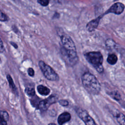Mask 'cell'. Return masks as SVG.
I'll list each match as a JSON object with an SVG mask.
<instances>
[{
    "label": "cell",
    "instance_id": "1",
    "mask_svg": "<svg viewBox=\"0 0 125 125\" xmlns=\"http://www.w3.org/2000/svg\"><path fill=\"white\" fill-rule=\"evenodd\" d=\"M82 82L86 90L91 94H98L100 92L101 86L96 78L89 72L84 73L82 77Z\"/></svg>",
    "mask_w": 125,
    "mask_h": 125
},
{
    "label": "cell",
    "instance_id": "2",
    "mask_svg": "<svg viewBox=\"0 0 125 125\" xmlns=\"http://www.w3.org/2000/svg\"><path fill=\"white\" fill-rule=\"evenodd\" d=\"M84 57L99 73H102L104 71L103 66V57L100 52H90L84 54Z\"/></svg>",
    "mask_w": 125,
    "mask_h": 125
},
{
    "label": "cell",
    "instance_id": "3",
    "mask_svg": "<svg viewBox=\"0 0 125 125\" xmlns=\"http://www.w3.org/2000/svg\"><path fill=\"white\" fill-rule=\"evenodd\" d=\"M39 65L43 75L47 80L51 81H57L59 80V77L57 73L43 61H39Z\"/></svg>",
    "mask_w": 125,
    "mask_h": 125
},
{
    "label": "cell",
    "instance_id": "4",
    "mask_svg": "<svg viewBox=\"0 0 125 125\" xmlns=\"http://www.w3.org/2000/svg\"><path fill=\"white\" fill-rule=\"evenodd\" d=\"M76 112L85 125H97L94 120L89 115L86 110L81 108H78L76 109Z\"/></svg>",
    "mask_w": 125,
    "mask_h": 125
},
{
    "label": "cell",
    "instance_id": "5",
    "mask_svg": "<svg viewBox=\"0 0 125 125\" xmlns=\"http://www.w3.org/2000/svg\"><path fill=\"white\" fill-rule=\"evenodd\" d=\"M57 101L58 98L57 96L52 95L48 98L40 101L39 103L38 107L42 111H44L48 109L51 104L56 103Z\"/></svg>",
    "mask_w": 125,
    "mask_h": 125
},
{
    "label": "cell",
    "instance_id": "6",
    "mask_svg": "<svg viewBox=\"0 0 125 125\" xmlns=\"http://www.w3.org/2000/svg\"><path fill=\"white\" fill-rule=\"evenodd\" d=\"M124 8V5L122 3L116 2L113 4L105 12V14L112 13L115 14L119 15L123 12Z\"/></svg>",
    "mask_w": 125,
    "mask_h": 125
},
{
    "label": "cell",
    "instance_id": "7",
    "mask_svg": "<svg viewBox=\"0 0 125 125\" xmlns=\"http://www.w3.org/2000/svg\"><path fill=\"white\" fill-rule=\"evenodd\" d=\"M71 116L69 113L64 112L61 114L58 118V123L59 125H62L65 123L69 121Z\"/></svg>",
    "mask_w": 125,
    "mask_h": 125
},
{
    "label": "cell",
    "instance_id": "8",
    "mask_svg": "<svg viewBox=\"0 0 125 125\" xmlns=\"http://www.w3.org/2000/svg\"><path fill=\"white\" fill-rule=\"evenodd\" d=\"M103 17V16H99L96 19L91 21H89L86 25V29L89 32H92L94 31L96 28H97V26H98L99 21H100V19Z\"/></svg>",
    "mask_w": 125,
    "mask_h": 125
},
{
    "label": "cell",
    "instance_id": "9",
    "mask_svg": "<svg viewBox=\"0 0 125 125\" xmlns=\"http://www.w3.org/2000/svg\"><path fill=\"white\" fill-rule=\"evenodd\" d=\"M37 90H38V92L42 95H43V96H46V95H47L49 94L50 92V89L43 85H39L37 86Z\"/></svg>",
    "mask_w": 125,
    "mask_h": 125
},
{
    "label": "cell",
    "instance_id": "10",
    "mask_svg": "<svg viewBox=\"0 0 125 125\" xmlns=\"http://www.w3.org/2000/svg\"><path fill=\"white\" fill-rule=\"evenodd\" d=\"M117 121L120 125H125V115L122 113H118L116 115Z\"/></svg>",
    "mask_w": 125,
    "mask_h": 125
},
{
    "label": "cell",
    "instance_id": "11",
    "mask_svg": "<svg viewBox=\"0 0 125 125\" xmlns=\"http://www.w3.org/2000/svg\"><path fill=\"white\" fill-rule=\"evenodd\" d=\"M118 61V58L117 56L114 54H109L107 58V62L111 65L115 64Z\"/></svg>",
    "mask_w": 125,
    "mask_h": 125
},
{
    "label": "cell",
    "instance_id": "12",
    "mask_svg": "<svg viewBox=\"0 0 125 125\" xmlns=\"http://www.w3.org/2000/svg\"><path fill=\"white\" fill-rule=\"evenodd\" d=\"M7 79L9 82V84L10 85V87L11 88V89L13 90V92H17V90L16 88V87L14 84V83L13 82V80L12 79V78H11V77L10 76V75H7Z\"/></svg>",
    "mask_w": 125,
    "mask_h": 125
},
{
    "label": "cell",
    "instance_id": "13",
    "mask_svg": "<svg viewBox=\"0 0 125 125\" xmlns=\"http://www.w3.org/2000/svg\"><path fill=\"white\" fill-rule=\"evenodd\" d=\"M25 92L29 96H33L35 95V91L34 87H27L25 88Z\"/></svg>",
    "mask_w": 125,
    "mask_h": 125
},
{
    "label": "cell",
    "instance_id": "14",
    "mask_svg": "<svg viewBox=\"0 0 125 125\" xmlns=\"http://www.w3.org/2000/svg\"><path fill=\"white\" fill-rule=\"evenodd\" d=\"M109 95L111 97H112V98H113L115 100L119 101L121 99V96L120 94L117 91H114L111 92L110 93Z\"/></svg>",
    "mask_w": 125,
    "mask_h": 125
},
{
    "label": "cell",
    "instance_id": "15",
    "mask_svg": "<svg viewBox=\"0 0 125 125\" xmlns=\"http://www.w3.org/2000/svg\"><path fill=\"white\" fill-rule=\"evenodd\" d=\"M0 115L5 121H7L9 120V115L6 111H0Z\"/></svg>",
    "mask_w": 125,
    "mask_h": 125
},
{
    "label": "cell",
    "instance_id": "16",
    "mask_svg": "<svg viewBox=\"0 0 125 125\" xmlns=\"http://www.w3.org/2000/svg\"><path fill=\"white\" fill-rule=\"evenodd\" d=\"M8 20V17L5 14L0 10V21H5Z\"/></svg>",
    "mask_w": 125,
    "mask_h": 125
},
{
    "label": "cell",
    "instance_id": "17",
    "mask_svg": "<svg viewBox=\"0 0 125 125\" xmlns=\"http://www.w3.org/2000/svg\"><path fill=\"white\" fill-rule=\"evenodd\" d=\"M38 3H39L41 5L43 6H46L48 5L49 1L47 0H40L37 1Z\"/></svg>",
    "mask_w": 125,
    "mask_h": 125
},
{
    "label": "cell",
    "instance_id": "18",
    "mask_svg": "<svg viewBox=\"0 0 125 125\" xmlns=\"http://www.w3.org/2000/svg\"><path fill=\"white\" fill-rule=\"evenodd\" d=\"M59 103L61 105H62L63 106H67L69 104L67 100H61L59 101Z\"/></svg>",
    "mask_w": 125,
    "mask_h": 125
},
{
    "label": "cell",
    "instance_id": "19",
    "mask_svg": "<svg viewBox=\"0 0 125 125\" xmlns=\"http://www.w3.org/2000/svg\"><path fill=\"white\" fill-rule=\"evenodd\" d=\"M27 72H28V75H29L30 76L33 77V76H34L35 72H34V69H33L32 68H31V67L27 69Z\"/></svg>",
    "mask_w": 125,
    "mask_h": 125
},
{
    "label": "cell",
    "instance_id": "20",
    "mask_svg": "<svg viewBox=\"0 0 125 125\" xmlns=\"http://www.w3.org/2000/svg\"><path fill=\"white\" fill-rule=\"evenodd\" d=\"M4 50V47L3 44V42L1 41V40L0 38V53H2Z\"/></svg>",
    "mask_w": 125,
    "mask_h": 125
},
{
    "label": "cell",
    "instance_id": "21",
    "mask_svg": "<svg viewBox=\"0 0 125 125\" xmlns=\"http://www.w3.org/2000/svg\"><path fill=\"white\" fill-rule=\"evenodd\" d=\"M0 125H7L6 121H5L0 115Z\"/></svg>",
    "mask_w": 125,
    "mask_h": 125
},
{
    "label": "cell",
    "instance_id": "22",
    "mask_svg": "<svg viewBox=\"0 0 125 125\" xmlns=\"http://www.w3.org/2000/svg\"><path fill=\"white\" fill-rule=\"evenodd\" d=\"M11 44H12L14 46V47L15 48H18V45H17V44H16V43H14V42H11Z\"/></svg>",
    "mask_w": 125,
    "mask_h": 125
},
{
    "label": "cell",
    "instance_id": "23",
    "mask_svg": "<svg viewBox=\"0 0 125 125\" xmlns=\"http://www.w3.org/2000/svg\"><path fill=\"white\" fill-rule=\"evenodd\" d=\"M48 125H56L55 124H54V123H50Z\"/></svg>",
    "mask_w": 125,
    "mask_h": 125
}]
</instances>
